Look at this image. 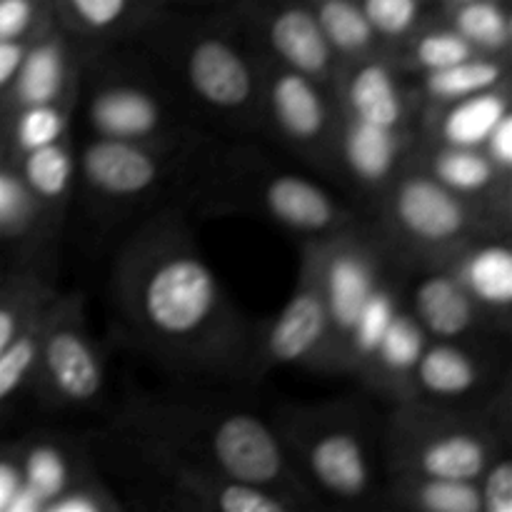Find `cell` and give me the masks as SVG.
I'll return each instance as SVG.
<instances>
[{"mask_svg": "<svg viewBox=\"0 0 512 512\" xmlns=\"http://www.w3.org/2000/svg\"><path fill=\"white\" fill-rule=\"evenodd\" d=\"M108 370L93 338L80 293H58L40 325L30 398L48 415H75L98 408L105 398Z\"/></svg>", "mask_w": 512, "mask_h": 512, "instance_id": "cell-11", "label": "cell"}, {"mask_svg": "<svg viewBox=\"0 0 512 512\" xmlns=\"http://www.w3.org/2000/svg\"><path fill=\"white\" fill-rule=\"evenodd\" d=\"M512 85L500 83L483 93L450 103H423L418 120V135L460 148H480L500 118L510 113Z\"/></svg>", "mask_w": 512, "mask_h": 512, "instance_id": "cell-24", "label": "cell"}, {"mask_svg": "<svg viewBox=\"0 0 512 512\" xmlns=\"http://www.w3.org/2000/svg\"><path fill=\"white\" fill-rule=\"evenodd\" d=\"M510 80V58L503 55L475 53L460 63L448 65L435 73L415 78L423 103H450V100L468 98V95L483 93Z\"/></svg>", "mask_w": 512, "mask_h": 512, "instance_id": "cell-31", "label": "cell"}, {"mask_svg": "<svg viewBox=\"0 0 512 512\" xmlns=\"http://www.w3.org/2000/svg\"><path fill=\"white\" fill-rule=\"evenodd\" d=\"M60 28L85 50L123 48L153 25L145 0H58Z\"/></svg>", "mask_w": 512, "mask_h": 512, "instance_id": "cell-25", "label": "cell"}, {"mask_svg": "<svg viewBox=\"0 0 512 512\" xmlns=\"http://www.w3.org/2000/svg\"><path fill=\"white\" fill-rule=\"evenodd\" d=\"M480 512H512V450H500L478 478Z\"/></svg>", "mask_w": 512, "mask_h": 512, "instance_id": "cell-39", "label": "cell"}, {"mask_svg": "<svg viewBox=\"0 0 512 512\" xmlns=\"http://www.w3.org/2000/svg\"><path fill=\"white\" fill-rule=\"evenodd\" d=\"M0 270H3V263H0Z\"/></svg>", "mask_w": 512, "mask_h": 512, "instance_id": "cell-45", "label": "cell"}, {"mask_svg": "<svg viewBox=\"0 0 512 512\" xmlns=\"http://www.w3.org/2000/svg\"><path fill=\"white\" fill-rule=\"evenodd\" d=\"M428 340L430 338L420 328L418 320L410 315L405 305H400L378 343L360 360L353 375L370 395L383 398L385 403L393 405L410 400L413 398L415 370H418V360Z\"/></svg>", "mask_w": 512, "mask_h": 512, "instance_id": "cell-23", "label": "cell"}, {"mask_svg": "<svg viewBox=\"0 0 512 512\" xmlns=\"http://www.w3.org/2000/svg\"><path fill=\"white\" fill-rule=\"evenodd\" d=\"M453 3H465V0H450V5H453Z\"/></svg>", "mask_w": 512, "mask_h": 512, "instance_id": "cell-44", "label": "cell"}, {"mask_svg": "<svg viewBox=\"0 0 512 512\" xmlns=\"http://www.w3.org/2000/svg\"><path fill=\"white\" fill-rule=\"evenodd\" d=\"M58 230L18 173L0 165V243L38 250L53 243Z\"/></svg>", "mask_w": 512, "mask_h": 512, "instance_id": "cell-32", "label": "cell"}, {"mask_svg": "<svg viewBox=\"0 0 512 512\" xmlns=\"http://www.w3.org/2000/svg\"><path fill=\"white\" fill-rule=\"evenodd\" d=\"M390 58L398 63L408 78H420V75L435 73L448 65L460 63V60L475 55L473 45L455 33L448 23H420L403 43L390 50Z\"/></svg>", "mask_w": 512, "mask_h": 512, "instance_id": "cell-33", "label": "cell"}, {"mask_svg": "<svg viewBox=\"0 0 512 512\" xmlns=\"http://www.w3.org/2000/svg\"><path fill=\"white\" fill-rule=\"evenodd\" d=\"M512 390L500 335L428 340L415 370L413 398L448 408H485Z\"/></svg>", "mask_w": 512, "mask_h": 512, "instance_id": "cell-15", "label": "cell"}, {"mask_svg": "<svg viewBox=\"0 0 512 512\" xmlns=\"http://www.w3.org/2000/svg\"><path fill=\"white\" fill-rule=\"evenodd\" d=\"M300 245L310 248L315 263H318L325 303H328L335 340H338L340 365H343V375H348L350 335H353L365 303L390 275L410 268L395 258L393 250L375 230L373 220L333 235V238Z\"/></svg>", "mask_w": 512, "mask_h": 512, "instance_id": "cell-14", "label": "cell"}, {"mask_svg": "<svg viewBox=\"0 0 512 512\" xmlns=\"http://www.w3.org/2000/svg\"><path fill=\"white\" fill-rule=\"evenodd\" d=\"M413 163L453 193L512 215V175L495 168L480 148L435 143L418 135Z\"/></svg>", "mask_w": 512, "mask_h": 512, "instance_id": "cell-22", "label": "cell"}, {"mask_svg": "<svg viewBox=\"0 0 512 512\" xmlns=\"http://www.w3.org/2000/svg\"><path fill=\"white\" fill-rule=\"evenodd\" d=\"M445 23L463 35L475 53L503 55L510 58L512 20L508 8L500 0H465L453 3Z\"/></svg>", "mask_w": 512, "mask_h": 512, "instance_id": "cell-35", "label": "cell"}, {"mask_svg": "<svg viewBox=\"0 0 512 512\" xmlns=\"http://www.w3.org/2000/svg\"><path fill=\"white\" fill-rule=\"evenodd\" d=\"M75 98L0 108V165L13 168L23 155L73 135Z\"/></svg>", "mask_w": 512, "mask_h": 512, "instance_id": "cell-27", "label": "cell"}, {"mask_svg": "<svg viewBox=\"0 0 512 512\" xmlns=\"http://www.w3.org/2000/svg\"><path fill=\"white\" fill-rule=\"evenodd\" d=\"M340 118L343 110L333 88L263 58L258 138L263 135L295 160L330 178Z\"/></svg>", "mask_w": 512, "mask_h": 512, "instance_id": "cell-12", "label": "cell"}, {"mask_svg": "<svg viewBox=\"0 0 512 512\" xmlns=\"http://www.w3.org/2000/svg\"><path fill=\"white\" fill-rule=\"evenodd\" d=\"M380 508L408 512H480L475 480L433 475H388Z\"/></svg>", "mask_w": 512, "mask_h": 512, "instance_id": "cell-30", "label": "cell"}, {"mask_svg": "<svg viewBox=\"0 0 512 512\" xmlns=\"http://www.w3.org/2000/svg\"><path fill=\"white\" fill-rule=\"evenodd\" d=\"M512 390L485 408H448L410 398L383 415L388 475L475 480L510 445Z\"/></svg>", "mask_w": 512, "mask_h": 512, "instance_id": "cell-6", "label": "cell"}, {"mask_svg": "<svg viewBox=\"0 0 512 512\" xmlns=\"http://www.w3.org/2000/svg\"><path fill=\"white\" fill-rule=\"evenodd\" d=\"M510 218L453 193L413 160L370 210L380 238L410 270L448 265L475 240L510 235Z\"/></svg>", "mask_w": 512, "mask_h": 512, "instance_id": "cell-8", "label": "cell"}, {"mask_svg": "<svg viewBox=\"0 0 512 512\" xmlns=\"http://www.w3.org/2000/svg\"><path fill=\"white\" fill-rule=\"evenodd\" d=\"M310 5L325 40L343 65L383 50L360 0H310Z\"/></svg>", "mask_w": 512, "mask_h": 512, "instance_id": "cell-34", "label": "cell"}, {"mask_svg": "<svg viewBox=\"0 0 512 512\" xmlns=\"http://www.w3.org/2000/svg\"><path fill=\"white\" fill-rule=\"evenodd\" d=\"M20 493L18 440H0V512H10Z\"/></svg>", "mask_w": 512, "mask_h": 512, "instance_id": "cell-41", "label": "cell"}, {"mask_svg": "<svg viewBox=\"0 0 512 512\" xmlns=\"http://www.w3.org/2000/svg\"><path fill=\"white\" fill-rule=\"evenodd\" d=\"M278 368L343 375L318 263L305 245L300 253L298 283H295L293 295L273 320H268L263 328H255L245 380L258 383L260 378Z\"/></svg>", "mask_w": 512, "mask_h": 512, "instance_id": "cell-13", "label": "cell"}, {"mask_svg": "<svg viewBox=\"0 0 512 512\" xmlns=\"http://www.w3.org/2000/svg\"><path fill=\"white\" fill-rule=\"evenodd\" d=\"M75 120L85 138L128 143H190L208 138L160 75L133 48L88 53L75 90Z\"/></svg>", "mask_w": 512, "mask_h": 512, "instance_id": "cell-7", "label": "cell"}, {"mask_svg": "<svg viewBox=\"0 0 512 512\" xmlns=\"http://www.w3.org/2000/svg\"><path fill=\"white\" fill-rule=\"evenodd\" d=\"M100 465L138 498L140 508L185 512H305L300 503L263 485L225 478L195 465L180 463L110 428L93 435Z\"/></svg>", "mask_w": 512, "mask_h": 512, "instance_id": "cell-9", "label": "cell"}, {"mask_svg": "<svg viewBox=\"0 0 512 512\" xmlns=\"http://www.w3.org/2000/svg\"><path fill=\"white\" fill-rule=\"evenodd\" d=\"M50 23L38 0H0V40H30Z\"/></svg>", "mask_w": 512, "mask_h": 512, "instance_id": "cell-40", "label": "cell"}, {"mask_svg": "<svg viewBox=\"0 0 512 512\" xmlns=\"http://www.w3.org/2000/svg\"><path fill=\"white\" fill-rule=\"evenodd\" d=\"M13 170L30 190L35 203L53 220L55 228H60L65 210L78 188V158H75L73 135L23 155L13 165Z\"/></svg>", "mask_w": 512, "mask_h": 512, "instance_id": "cell-28", "label": "cell"}, {"mask_svg": "<svg viewBox=\"0 0 512 512\" xmlns=\"http://www.w3.org/2000/svg\"><path fill=\"white\" fill-rule=\"evenodd\" d=\"M110 428L180 463L285 493L305 512L323 508L290 465L270 418L233 403L180 393H135Z\"/></svg>", "mask_w": 512, "mask_h": 512, "instance_id": "cell-2", "label": "cell"}, {"mask_svg": "<svg viewBox=\"0 0 512 512\" xmlns=\"http://www.w3.org/2000/svg\"><path fill=\"white\" fill-rule=\"evenodd\" d=\"M265 60L310 75L335 90L343 63L325 40L310 0H265L243 23Z\"/></svg>", "mask_w": 512, "mask_h": 512, "instance_id": "cell-17", "label": "cell"}, {"mask_svg": "<svg viewBox=\"0 0 512 512\" xmlns=\"http://www.w3.org/2000/svg\"><path fill=\"white\" fill-rule=\"evenodd\" d=\"M418 128H383L343 113L335 138L330 178L345 198L370 215L400 170L413 160Z\"/></svg>", "mask_w": 512, "mask_h": 512, "instance_id": "cell-16", "label": "cell"}, {"mask_svg": "<svg viewBox=\"0 0 512 512\" xmlns=\"http://www.w3.org/2000/svg\"><path fill=\"white\" fill-rule=\"evenodd\" d=\"M335 98L345 115L383 128H418L423 110L415 80L385 50L345 63L335 80Z\"/></svg>", "mask_w": 512, "mask_h": 512, "instance_id": "cell-19", "label": "cell"}, {"mask_svg": "<svg viewBox=\"0 0 512 512\" xmlns=\"http://www.w3.org/2000/svg\"><path fill=\"white\" fill-rule=\"evenodd\" d=\"M480 150L493 160L495 168L512 175V113L498 120V125L490 130Z\"/></svg>", "mask_w": 512, "mask_h": 512, "instance_id": "cell-42", "label": "cell"}, {"mask_svg": "<svg viewBox=\"0 0 512 512\" xmlns=\"http://www.w3.org/2000/svg\"><path fill=\"white\" fill-rule=\"evenodd\" d=\"M420 270L423 273L415 283L405 280L403 305L430 340H468L480 335L505 338L503 330L480 308L448 265Z\"/></svg>", "mask_w": 512, "mask_h": 512, "instance_id": "cell-20", "label": "cell"}, {"mask_svg": "<svg viewBox=\"0 0 512 512\" xmlns=\"http://www.w3.org/2000/svg\"><path fill=\"white\" fill-rule=\"evenodd\" d=\"M60 290L48 270L33 260L0 270V353L48 308Z\"/></svg>", "mask_w": 512, "mask_h": 512, "instance_id": "cell-29", "label": "cell"}, {"mask_svg": "<svg viewBox=\"0 0 512 512\" xmlns=\"http://www.w3.org/2000/svg\"><path fill=\"white\" fill-rule=\"evenodd\" d=\"M115 325L130 348L188 380H245L255 328L205 260L183 205L145 215L110 268Z\"/></svg>", "mask_w": 512, "mask_h": 512, "instance_id": "cell-1", "label": "cell"}, {"mask_svg": "<svg viewBox=\"0 0 512 512\" xmlns=\"http://www.w3.org/2000/svg\"><path fill=\"white\" fill-rule=\"evenodd\" d=\"M210 138L190 143H128L85 138L75 143L78 188L90 215L115 220L138 210L163 208L165 195H185Z\"/></svg>", "mask_w": 512, "mask_h": 512, "instance_id": "cell-10", "label": "cell"}, {"mask_svg": "<svg viewBox=\"0 0 512 512\" xmlns=\"http://www.w3.org/2000/svg\"><path fill=\"white\" fill-rule=\"evenodd\" d=\"M183 198L210 215L263 220L300 243H318L370 220L343 193L298 173L253 140L210 138Z\"/></svg>", "mask_w": 512, "mask_h": 512, "instance_id": "cell-3", "label": "cell"}, {"mask_svg": "<svg viewBox=\"0 0 512 512\" xmlns=\"http://www.w3.org/2000/svg\"><path fill=\"white\" fill-rule=\"evenodd\" d=\"M290 465L320 505L380 508L385 490L383 415L365 400L283 403L270 415Z\"/></svg>", "mask_w": 512, "mask_h": 512, "instance_id": "cell-5", "label": "cell"}, {"mask_svg": "<svg viewBox=\"0 0 512 512\" xmlns=\"http://www.w3.org/2000/svg\"><path fill=\"white\" fill-rule=\"evenodd\" d=\"M385 53L398 48L420 23V0H360Z\"/></svg>", "mask_w": 512, "mask_h": 512, "instance_id": "cell-37", "label": "cell"}, {"mask_svg": "<svg viewBox=\"0 0 512 512\" xmlns=\"http://www.w3.org/2000/svg\"><path fill=\"white\" fill-rule=\"evenodd\" d=\"M493 323L510 333L512 325V248L510 235L475 240L448 263Z\"/></svg>", "mask_w": 512, "mask_h": 512, "instance_id": "cell-26", "label": "cell"}, {"mask_svg": "<svg viewBox=\"0 0 512 512\" xmlns=\"http://www.w3.org/2000/svg\"><path fill=\"white\" fill-rule=\"evenodd\" d=\"M128 43L160 75L190 118L215 138H258L263 55L243 25H185L153 30Z\"/></svg>", "mask_w": 512, "mask_h": 512, "instance_id": "cell-4", "label": "cell"}, {"mask_svg": "<svg viewBox=\"0 0 512 512\" xmlns=\"http://www.w3.org/2000/svg\"><path fill=\"white\" fill-rule=\"evenodd\" d=\"M85 55L88 53L53 20L30 38L13 83L0 98V108L75 98Z\"/></svg>", "mask_w": 512, "mask_h": 512, "instance_id": "cell-21", "label": "cell"}, {"mask_svg": "<svg viewBox=\"0 0 512 512\" xmlns=\"http://www.w3.org/2000/svg\"><path fill=\"white\" fill-rule=\"evenodd\" d=\"M20 493L10 512H45L73 485L103 473L93 435L38 430L18 440Z\"/></svg>", "mask_w": 512, "mask_h": 512, "instance_id": "cell-18", "label": "cell"}, {"mask_svg": "<svg viewBox=\"0 0 512 512\" xmlns=\"http://www.w3.org/2000/svg\"><path fill=\"white\" fill-rule=\"evenodd\" d=\"M45 310L0 353V420L10 413V408L23 395L30 393L35 358H38L40 325H43Z\"/></svg>", "mask_w": 512, "mask_h": 512, "instance_id": "cell-36", "label": "cell"}, {"mask_svg": "<svg viewBox=\"0 0 512 512\" xmlns=\"http://www.w3.org/2000/svg\"><path fill=\"white\" fill-rule=\"evenodd\" d=\"M125 508H128V503L108 483L103 470V473L93 475V478L83 480V483L73 485L63 495H58L45 512H120Z\"/></svg>", "mask_w": 512, "mask_h": 512, "instance_id": "cell-38", "label": "cell"}, {"mask_svg": "<svg viewBox=\"0 0 512 512\" xmlns=\"http://www.w3.org/2000/svg\"><path fill=\"white\" fill-rule=\"evenodd\" d=\"M28 43L30 40H0V98L5 95L8 85L13 83L15 70L23 60Z\"/></svg>", "mask_w": 512, "mask_h": 512, "instance_id": "cell-43", "label": "cell"}]
</instances>
